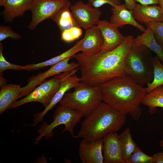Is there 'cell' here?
<instances>
[{
    "label": "cell",
    "mask_w": 163,
    "mask_h": 163,
    "mask_svg": "<svg viewBox=\"0 0 163 163\" xmlns=\"http://www.w3.org/2000/svg\"><path fill=\"white\" fill-rule=\"evenodd\" d=\"M133 39V36L128 35L120 46L110 51L75 55L81 82L90 86H99L116 77L126 76L125 59Z\"/></svg>",
    "instance_id": "cell-1"
},
{
    "label": "cell",
    "mask_w": 163,
    "mask_h": 163,
    "mask_svg": "<svg viewBox=\"0 0 163 163\" xmlns=\"http://www.w3.org/2000/svg\"><path fill=\"white\" fill-rule=\"evenodd\" d=\"M99 87L103 102L125 115L129 114L134 120L139 118L146 88L127 75L116 77Z\"/></svg>",
    "instance_id": "cell-2"
},
{
    "label": "cell",
    "mask_w": 163,
    "mask_h": 163,
    "mask_svg": "<svg viewBox=\"0 0 163 163\" xmlns=\"http://www.w3.org/2000/svg\"><path fill=\"white\" fill-rule=\"evenodd\" d=\"M85 117L78 134L74 138L89 140L101 139L107 134L117 133L126 121V115L104 102Z\"/></svg>",
    "instance_id": "cell-3"
},
{
    "label": "cell",
    "mask_w": 163,
    "mask_h": 163,
    "mask_svg": "<svg viewBox=\"0 0 163 163\" xmlns=\"http://www.w3.org/2000/svg\"><path fill=\"white\" fill-rule=\"evenodd\" d=\"M153 59L150 50L136 44L133 40L125 59L127 75L142 86L151 82L154 76Z\"/></svg>",
    "instance_id": "cell-4"
},
{
    "label": "cell",
    "mask_w": 163,
    "mask_h": 163,
    "mask_svg": "<svg viewBox=\"0 0 163 163\" xmlns=\"http://www.w3.org/2000/svg\"><path fill=\"white\" fill-rule=\"evenodd\" d=\"M74 89L73 91L65 94L60 105L78 110L86 117L103 102L99 86H91L81 82Z\"/></svg>",
    "instance_id": "cell-5"
},
{
    "label": "cell",
    "mask_w": 163,
    "mask_h": 163,
    "mask_svg": "<svg viewBox=\"0 0 163 163\" xmlns=\"http://www.w3.org/2000/svg\"><path fill=\"white\" fill-rule=\"evenodd\" d=\"M79 68L54 76L51 79L45 80L37 86L28 95L11 105L8 109H12L24 104L37 102L45 108L50 104L59 89L62 82L66 78L75 75Z\"/></svg>",
    "instance_id": "cell-6"
},
{
    "label": "cell",
    "mask_w": 163,
    "mask_h": 163,
    "mask_svg": "<svg viewBox=\"0 0 163 163\" xmlns=\"http://www.w3.org/2000/svg\"><path fill=\"white\" fill-rule=\"evenodd\" d=\"M83 116L78 110L59 104L54 112L53 121L49 124L44 122L42 125L39 126L40 128L38 129L37 132L39 135L35 139V143L37 144L43 137H45L46 139L53 137L54 129L61 125L65 126L62 133L68 131L74 138V128Z\"/></svg>",
    "instance_id": "cell-7"
},
{
    "label": "cell",
    "mask_w": 163,
    "mask_h": 163,
    "mask_svg": "<svg viewBox=\"0 0 163 163\" xmlns=\"http://www.w3.org/2000/svg\"><path fill=\"white\" fill-rule=\"evenodd\" d=\"M70 2L69 0H34L30 9L32 19L28 28L34 30L41 22L51 19Z\"/></svg>",
    "instance_id": "cell-8"
},
{
    "label": "cell",
    "mask_w": 163,
    "mask_h": 163,
    "mask_svg": "<svg viewBox=\"0 0 163 163\" xmlns=\"http://www.w3.org/2000/svg\"><path fill=\"white\" fill-rule=\"evenodd\" d=\"M72 58L64 59L51 66L49 69L45 72L39 73L37 75L33 76L29 78L27 85L22 87V91L19 96V99L27 96L46 78L78 68L79 67L78 62H69Z\"/></svg>",
    "instance_id": "cell-9"
},
{
    "label": "cell",
    "mask_w": 163,
    "mask_h": 163,
    "mask_svg": "<svg viewBox=\"0 0 163 163\" xmlns=\"http://www.w3.org/2000/svg\"><path fill=\"white\" fill-rule=\"evenodd\" d=\"M70 8L78 25L85 30L96 25L102 14L98 8L82 1L75 2Z\"/></svg>",
    "instance_id": "cell-10"
},
{
    "label": "cell",
    "mask_w": 163,
    "mask_h": 163,
    "mask_svg": "<svg viewBox=\"0 0 163 163\" xmlns=\"http://www.w3.org/2000/svg\"><path fill=\"white\" fill-rule=\"evenodd\" d=\"M96 25L101 30L104 39L102 51H108L116 49L127 38L120 32L117 27L107 20H99Z\"/></svg>",
    "instance_id": "cell-11"
},
{
    "label": "cell",
    "mask_w": 163,
    "mask_h": 163,
    "mask_svg": "<svg viewBox=\"0 0 163 163\" xmlns=\"http://www.w3.org/2000/svg\"><path fill=\"white\" fill-rule=\"evenodd\" d=\"M103 139H82L79 146V155L82 163H103Z\"/></svg>",
    "instance_id": "cell-12"
},
{
    "label": "cell",
    "mask_w": 163,
    "mask_h": 163,
    "mask_svg": "<svg viewBox=\"0 0 163 163\" xmlns=\"http://www.w3.org/2000/svg\"><path fill=\"white\" fill-rule=\"evenodd\" d=\"M81 82L80 77L75 74L64 79L61 82L59 88L56 93L50 104L42 112L37 113L34 115V123L32 126H36L41 122L46 113L59 103L67 91L74 88Z\"/></svg>",
    "instance_id": "cell-13"
},
{
    "label": "cell",
    "mask_w": 163,
    "mask_h": 163,
    "mask_svg": "<svg viewBox=\"0 0 163 163\" xmlns=\"http://www.w3.org/2000/svg\"><path fill=\"white\" fill-rule=\"evenodd\" d=\"M103 163H125L121 155L117 133H111L103 137Z\"/></svg>",
    "instance_id": "cell-14"
},
{
    "label": "cell",
    "mask_w": 163,
    "mask_h": 163,
    "mask_svg": "<svg viewBox=\"0 0 163 163\" xmlns=\"http://www.w3.org/2000/svg\"><path fill=\"white\" fill-rule=\"evenodd\" d=\"M82 40L81 51L86 55L94 54L102 49L104 39L101 30L97 25L85 30Z\"/></svg>",
    "instance_id": "cell-15"
},
{
    "label": "cell",
    "mask_w": 163,
    "mask_h": 163,
    "mask_svg": "<svg viewBox=\"0 0 163 163\" xmlns=\"http://www.w3.org/2000/svg\"><path fill=\"white\" fill-rule=\"evenodd\" d=\"M132 10L134 19L139 23L145 24L151 23L163 22V13L159 5H144L136 3Z\"/></svg>",
    "instance_id": "cell-16"
},
{
    "label": "cell",
    "mask_w": 163,
    "mask_h": 163,
    "mask_svg": "<svg viewBox=\"0 0 163 163\" xmlns=\"http://www.w3.org/2000/svg\"><path fill=\"white\" fill-rule=\"evenodd\" d=\"M111 11L110 22L118 27L122 28L126 24H130L142 32H143L145 30L144 26L134 19L132 10L127 9L125 4L113 6Z\"/></svg>",
    "instance_id": "cell-17"
},
{
    "label": "cell",
    "mask_w": 163,
    "mask_h": 163,
    "mask_svg": "<svg viewBox=\"0 0 163 163\" xmlns=\"http://www.w3.org/2000/svg\"><path fill=\"white\" fill-rule=\"evenodd\" d=\"M34 0H7L2 15L6 22H11L16 17L23 16L30 10Z\"/></svg>",
    "instance_id": "cell-18"
},
{
    "label": "cell",
    "mask_w": 163,
    "mask_h": 163,
    "mask_svg": "<svg viewBox=\"0 0 163 163\" xmlns=\"http://www.w3.org/2000/svg\"><path fill=\"white\" fill-rule=\"evenodd\" d=\"M22 87L20 85L6 84L0 90V114H1L19 99Z\"/></svg>",
    "instance_id": "cell-19"
},
{
    "label": "cell",
    "mask_w": 163,
    "mask_h": 163,
    "mask_svg": "<svg viewBox=\"0 0 163 163\" xmlns=\"http://www.w3.org/2000/svg\"><path fill=\"white\" fill-rule=\"evenodd\" d=\"M82 39L77 42L71 48L62 54L46 61L36 64L24 66V70L31 71L38 70L48 66H52L66 59L73 57L76 53L81 51Z\"/></svg>",
    "instance_id": "cell-20"
},
{
    "label": "cell",
    "mask_w": 163,
    "mask_h": 163,
    "mask_svg": "<svg viewBox=\"0 0 163 163\" xmlns=\"http://www.w3.org/2000/svg\"><path fill=\"white\" fill-rule=\"evenodd\" d=\"M133 41L136 44L144 45L155 53L163 64V50L156 40L153 32L150 27H147L141 35H139L134 39Z\"/></svg>",
    "instance_id": "cell-21"
},
{
    "label": "cell",
    "mask_w": 163,
    "mask_h": 163,
    "mask_svg": "<svg viewBox=\"0 0 163 163\" xmlns=\"http://www.w3.org/2000/svg\"><path fill=\"white\" fill-rule=\"evenodd\" d=\"M70 2L59 10L51 19L57 25L61 33L74 27H79L75 21L70 10Z\"/></svg>",
    "instance_id": "cell-22"
},
{
    "label": "cell",
    "mask_w": 163,
    "mask_h": 163,
    "mask_svg": "<svg viewBox=\"0 0 163 163\" xmlns=\"http://www.w3.org/2000/svg\"><path fill=\"white\" fill-rule=\"evenodd\" d=\"M118 139L122 157L125 163H128L131 155L138 146L133 139L129 128H127L118 135Z\"/></svg>",
    "instance_id": "cell-23"
},
{
    "label": "cell",
    "mask_w": 163,
    "mask_h": 163,
    "mask_svg": "<svg viewBox=\"0 0 163 163\" xmlns=\"http://www.w3.org/2000/svg\"><path fill=\"white\" fill-rule=\"evenodd\" d=\"M142 103L148 107L149 112L152 114L156 112L157 107L163 108V85L147 93Z\"/></svg>",
    "instance_id": "cell-24"
},
{
    "label": "cell",
    "mask_w": 163,
    "mask_h": 163,
    "mask_svg": "<svg viewBox=\"0 0 163 163\" xmlns=\"http://www.w3.org/2000/svg\"><path fill=\"white\" fill-rule=\"evenodd\" d=\"M154 76L152 81L147 84L146 93H148L154 88L163 85V64L157 56L153 57Z\"/></svg>",
    "instance_id": "cell-25"
},
{
    "label": "cell",
    "mask_w": 163,
    "mask_h": 163,
    "mask_svg": "<svg viewBox=\"0 0 163 163\" xmlns=\"http://www.w3.org/2000/svg\"><path fill=\"white\" fill-rule=\"evenodd\" d=\"M154 158L144 153L137 146L131 155L128 163H153Z\"/></svg>",
    "instance_id": "cell-26"
},
{
    "label": "cell",
    "mask_w": 163,
    "mask_h": 163,
    "mask_svg": "<svg viewBox=\"0 0 163 163\" xmlns=\"http://www.w3.org/2000/svg\"><path fill=\"white\" fill-rule=\"evenodd\" d=\"M3 45L0 43V74L2 75V72L5 71L8 69L16 70H24V66L14 64L7 61L3 54Z\"/></svg>",
    "instance_id": "cell-27"
},
{
    "label": "cell",
    "mask_w": 163,
    "mask_h": 163,
    "mask_svg": "<svg viewBox=\"0 0 163 163\" xmlns=\"http://www.w3.org/2000/svg\"><path fill=\"white\" fill-rule=\"evenodd\" d=\"M145 25L152 29L156 40L163 50V22L151 23Z\"/></svg>",
    "instance_id": "cell-28"
},
{
    "label": "cell",
    "mask_w": 163,
    "mask_h": 163,
    "mask_svg": "<svg viewBox=\"0 0 163 163\" xmlns=\"http://www.w3.org/2000/svg\"><path fill=\"white\" fill-rule=\"evenodd\" d=\"M10 37L14 40H17L21 38L20 35L14 32L8 26L1 25L0 26V41Z\"/></svg>",
    "instance_id": "cell-29"
},
{
    "label": "cell",
    "mask_w": 163,
    "mask_h": 163,
    "mask_svg": "<svg viewBox=\"0 0 163 163\" xmlns=\"http://www.w3.org/2000/svg\"><path fill=\"white\" fill-rule=\"evenodd\" d=\"M88 1L93 7L96 8L106 4H109L112 7L122 4L120 0H88Z\"/></svg>",
    "instance_id": "cell-30"
},
{
    "label": "cell",
    "mask_w": 163,
    "mask_h": 163,
    "mask_svg": "<svg viewBox=\"0 0 163 163\" xmlns=\"http://www.w3.org/2000/svg\"><path fill=\"white\" fill-rule=\"evenodd\" d=\"M61 39L66 42H70L75 40L70 29L65 30L61 33Z\"/></svg>",
    "instance_id": "cell-31"
},
{
    "label": "cell",
    "mask_w": 163,
    "mask_h": 163,
    "mask_svg": "<svg viewBox=\"0 0 163 163\" xmlns=\"http://www.w3.org/2000/svg\"><path fill=\"white\" fill-rule=\"evenodd\" d=\"M70 30L74 40L78 39L82 34V30L79 27H72Z\"/></svg>",
    "instance_id": "cell-32"
},
{
    "label": "cell",
    "mask_w": 163,
    "mask_h": 163,
    "mask_svg": "<svg viewBox=\"0 0 163 163\" xmlns=\"http://www.w3.org/2000/svg\"><path fill=\"white\" fill-rule=\"evenodd\" d=\"M142 5H149L158 4L159 0H134Z\"/></svg>",
    "instance_id": "cell-33"
},
{
    "label": "cell",
    "mask_w": 163,
    "mask_h": 163,
    "mask_svg": "<svg viewBox=\"0 0 163 163\" xmlns=\"http://www.w3.org/2000/svg\"><path fill=\"white\" fill-rule=\"evenodd\" d=\"M152 156L154 158L153 163H163V152L154 154Z\"/></svg>",
    "instance_id": "cell-34"
},
{
    "label": "cell",
    "mask_w": 163,
    "mask_h": 163,
    "mask_svg": "<svg viewBox=\"0 0 163 163\" xmlns=\"http://www.w3.org/2000/svg\"><path fill=\"white\" fill-rule=\"evenodd\" d=\"M125 4L127 9L132 10L135 7L136 4L134 0H124Z\"/></svg>",
    "instance_id": "cell-35"
},
{
    "label": "cell",
    "mask_w": 163,
    "mask_h": 163,
    "mask_svg": "<svg viewBox=\"0 0 163 163\" xmlns=\"http://www.w3.org/2000/svg\"><path fill=\"white\" fill-rule=\"evenodd\" d=\"M6 80L4 78L2 77L1 75L0 76V87H2L4 85H6Z\"/></svg>",
    "instance_id": "cell-36"
},
{
    "label": "cell",
    "mask_w": 163,
    "mask_h": 163,
    "mask_svg": "<svg viewBox=\"0 0 163 163\" xmlns=\"http://www.w3.org/2000/svg\"><path fill=\"white\" fill-rule=\"evenodd\" d=\"M158 4L161 8L163 13V0H159Z\"/></svg>",
    "instance_id": "cell-37"
},
{
    "label": "cell",
    "mask_w": 163,
    "mask_h": 163,
    "mask_svg": "<svg viewBox=\"0 0 163 163\" xmlns=\"http://www.w3.org/2000/svg\"><path fill=\"white\" fill-rule=\"evenodd\" d=\"M7 0H0V6L3 7Z\"/></svg>",
    "instance_id": "cell-38"
},
{
    "label": "cell",
    "mask_w": 163,
    "mask_h": 163,
    "mask_svg": "<svg viewBox=\"0 0 163 163\" xmlns=\"http://www.w3.org/2000/svg\"><path fill=\"white\" fill-rule=\"evenodd\" d=\"M159 145L161 148L162 150H163V140H161L159 143Z\"/></svg>",
    "instance_id": "cell-39"
},
{
    "label": "cell",
    "mask_w": 163,
    "mask_h": 163,
    "mask_svg": "<svg viewBox=\"0 0 163 163\" xmlns=\"http://www.w3.org/2000/svg\"></svg>",
    "instance_id": "cell-40"
}]
</instances>
